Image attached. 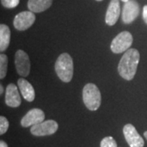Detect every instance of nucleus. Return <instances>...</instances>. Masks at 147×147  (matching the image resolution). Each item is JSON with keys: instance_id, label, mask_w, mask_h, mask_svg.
<instances>
[{"instance_id": "obj_4", "label": "nucleus", "mask_w": 147, "mask_h": 147, "mask_svg": "<svg viewBox=\"0 0 147 147\" xmlns=\"http://www.w3.org/2000/svg\"><path fill=\"white\" fill-rule=\"evenodd\" d=\"M132 42L133 38L131 33L128 31H123L112 40L110 49L113 53L116 54L123 53L130 48Z\"/></svg>"}, {"instance_id": "obj_25", "label": "nucleus", "mask_w": 147, "mask_h": 147, "mask_svg": "<svg viewBox=\"0 0 147 147\" xmlns=\"http://www.w3.org/2000/svg\"><path fill=\"white\" fill-rule=\"evenodd\" d=\"M96 1H98V2H100V1H102V0H96Z\"/></svg>"}, {"instance_id": "obj_17", "label": "nucleus", "mask_w": 147, "mask_h": 147, "mask_svg": "<svg viewBox=\"0 0 147 147\" xmlns=\"http://www.w3.org/2000/svg\"><path fill=\"white\" fill-rule=\"evenodd\" d=\"M100 147H118L115 138L112 137H104L100 142Z\"/></svg>"}, {"instance_id": "obj_24", "label": "nucleus", "mask_w": 147, "mask_h": 147, "mask_svg": "<svg viewBox=\"0 0 147 147\" xmlns=\"http://www.w3.org/2000/svg\"><path fill=\"white\" fill-rule=\"evenodd\" d=\"M123 2H124V3H127V2H128L129 0H122Z\"/></svg>"}, {"instance_id": "obj_7", "label": "nucleus", "mask_w": 147, "mask_h": 147, "mask_svg": "<svg viewBox=\"0 0 147 147\" xmlns=\"http://www.w3.org/2000/svg\"><path fill=\"white\" fill-rule=\"evenodd\" d=\"M15 65L17 74L22 77H27L30 72V61L29 56L23 50L16 51L15 55Z\"/></svg>"}, {"instance_id": "obj_23", "label": "nucleus", "mask_w": 147, "mask_h": 147, "mask_svg": "<svg viewBox=\"0 0 147 147\" xmlns=\"http://www.w3.org/2000/svg\"><path fill=\"white\" fill-rule=\"evenodd\" d=\"M144 137H146V140H147V131L144 132Z\"/></svg>"}, {"instance_id": "obj_15", "label": "nucleus", "mask_w": 147, "mask_h": 147, "mask_svg": "<svg viewBox=\"0 0 147 147\" xmlns=\"http://www.w3.org/2000/svg\"><path fill=\"white\" fill-rule=\"evenodd\" d=\"M11 31L7 25H0V51L4 52L10 44Z\"/></svg>"}, {"instance_id": "obj_8", "label": "nucleus", "mask_w": 147, "mask_h": 147, "mask_svg": "<svg viewBox=\"0 0 147 147\" xmlns=\"http://www.w3.org/2000/svg\"><path fill=\"white\" fill-rule=\"evenodd\" d=\"M125 140L130 147H144L145 142L138 133L136 127L131 123H127L123 128Z\"/></svg>"}, {"instance_id": "obj_3", "label": "nucleus", "mask_w": 147, "mask_h": 147, "mask_svg": "<svg viewBox=\"0 0 147 147\" xmlns=\"http://www.w3.org/2000/svg\"><path fill=\"white\" fill-rule=\"evenodd\" d=\"M83 100L85 106L92 111L98 110L101 103V95L99 88L94 84H86L83 89Z\"/></svg>"}, {"instance_id": "obj_5", "label": "nucleus", "mask_w": 147, "mask_h": 147, "mask_svg": "<svg viewBox=\"0 0 147 147\" xmlns=\"http://www.w3.org/2000/svg\"><path fill=\"white\" fill-rule=\"evenodd\" d=\"M58 129V123L55 120L48 119L31 127L30 132L36 137H44L54 134Z\"/></svg>"}, {"instance_id": "obj_1", "label": "nucleus", "mask_w": 147, "mask_h": 147, "mask_svg": "<svg viewBox=\"0 0 147 147\" xmlns=\"http://www.w3.org/2000/svg\"><path fill=\"white\" fill-rule=\"evenodd\" d=\"M140 61V53L135 48H129L124 53L118 65V71L123 79L130 81L137 73Z\"/></svg>"}, {"instance_id": "obj_16", "label": "nucleus", "mask_w": 147, "mask_h": 147, "mask_svg": "<svg viewBox=\"0 0 147 147\" xmlns=\"http://www.w3.org/2000/svg\"><path fill=\"white\" fill-rule=\"evenodd\" d=\"M7 65L8 59L5 54L0 55V79H3L7 75Z\"/></svg>"}, {"instance_id": "obj_11", "label": "nucleus", "mask_w": 147, "mask_h": 147, "mask_svg": "<svg viewBox=\"0 0 147 147\" xmlns=\"http://www.w3.org/2000/svg\"><path fill=\"white\" fill-rule=\"evenodd\" d=\"M5 103L7 106L12 108H16L21 105V96L18 88L14 84H9L6 88Z\"/></svg>"}, {"instance_id": "obj_10", "label": "nucleus", "mask_w": 147, "mask_h": 147, "mask_svg": "<svg viewBox=\"0 0 147 147\" xmlns=\"http://www.w3.org/2000/svg\"><path fill=\"white\" fill-rule=\"evenodd\" d=\"M44 119H45L44 112L40 109L34 108L28 111L26 115L21 119V124L24 127H32L43 122Z\"/></svg>"}, {"instance_id": "obj_6", "label": "nucleus", "mask_w": 147, "mask_h": 147, "mask_svg": "<svg viewBox=\"0 0 147 147\" xmlns=\"http://www.w3.org/2000/svg\"><path fill=\"white\" fill-rule=\"evenodd\" d=\"M35 19V15L30 11H21L15 16L13 25L17 30L24 31L33 26Z\"/></svg>"}, {"instance_id": "obj_19", "label": "nucleus", "mask_w": 147, "mask_h": 147, "mask_svg": "<svg viewBox=\"0 0 147 147\" xmlns=\"http://www.w3.org/2000/svg\"><path fill=\"white\" fill-rule=\"evenodd\" d=\"M20 3V0H1V3L6 8L16 7Z\"/></svg>"}, {"instance_id": "obj_22", "label": "nucleus", "mask_w": 147, "mask_h": 147, "mask_svg": "<svg viewBox=\"0 0 147 147\" xmlns=\"http://www.w3.org/2000/svg\"><path fill=\"white\" fill-rule=\"evenodd\" d=\"M3 91H4V88H3V85H1V86H0V94L3 95Z\"/></svg>"}, {"instance_id": "obj_20", "label": "nucleus", "mask_w": 147, "mask_h": 147, "mask_svg": "<svg viewBox=\"0 0 147 147\" xmlns=\"http://www.w3.org/2000/svg\"><path fill=\"white\" fill-rule=\"evenodd\" d=\"M142 17H143V20L145 21V23L147 25V5H145L143 7Z\"/></svg>"}, {"instance_id": "obj_9", "label": "nucleus", "mask_w": 147, "mask_h": 147, "mask_svg": "<svg viewBox=\"0 0 147 147\" xmlns=\"http://www.w3.org/2000/svg\"><path fill=\"white\" fill-rule=\"evenodd\" d=\"M140 14V6L136 0H129L125 3L122 11V19L125 24H131Z\"/></svg>"}, {"instance_id": "obj_13", "label": "nucleus", "mask_w": 147, "mask_h": 147, "mask_svg": "<svg viewBox=\"0 0 147 147\" xmlns=\"http://www.w3.org/2000/svg\"><path fill=\"white\" fill-rule=\"evenodd\" d=\"M18 88L21 91V95L23 96V98L29 102H32L35 98V91L33 88L32 84L28 82L26 79L21 78L17 81Z\"/></svg>"}, {"instance_id": "obj_21", "label": "nucleus", "mask_w": 147, "mask_h": 147, "mask_svg": "<svg viewBox=\"0 0 147 147\" xmlns=\"http://www.w3.org/2000/svg\"><path fill=\"white\" fill-rule=\"evenodd\" d=\"M0 147H8V146L4 141H1L0 142Z\"/></svg>"}, {"instance_id": "obj_18", "label": "nucleus", "mask_w": 147, "mask_h": 147, "mask_svg": "<svg viewBox=\"0 0 147 147\" xmlns=\"http://www.w3.org/2000/svg\"><path fill=\"white\" fill-rule=\"evenodd\" d=\"M9 127V122L4 116L0 117V134L3 135Z\"/></svg>"}, {"instance_id": "obj_2", "label": "nucleus", "mask_w": 147, "mask_h": 147, "mask_svg": "<svg viewBox=\"0 0 147 147\" xmlns=\"http://www.w3.org/2000/svg\"><path fill=\"white\" fill-rule=\"evenodd\" d=\"M55 71L62 82L71 81L74 74V62L68 53H62L58 57L55 63Z\"/></svg>"}, {"instance_id": "obj_14", "label": "nucleus", "mask_w": 147, "mask_h": 147, "mask_svg": "<svg viewBox=\"0 0 147 147\" xmlns=\"http://www.w3.org/2000/svg\"><path fill=\"white\" fill-rule=\"evenodd\" d=\"M53 4V0H29L28 8L32 12H42L47 10Z\"/></svg>"}, {"instance_id": "obj_12", "label": "nucleus", "mask_w": 147, "mask_h": 147, "mask_svg": "<svg viewBox=\"0 0 147 147\" xmlns=\"http://www.w3.org/2000/svg\"><path fill=\"white\" fill-rule=\"evenodd\" d=\"M120 16L119 0H111L105 14V23L108 26H115Z\"/></svg>"}]
</instances>
